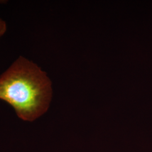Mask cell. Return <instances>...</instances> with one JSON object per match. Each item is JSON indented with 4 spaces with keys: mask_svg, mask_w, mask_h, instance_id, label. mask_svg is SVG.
<instances>
[{
    "mask_svg": "<svg viewBox=\"0 0 152 152\" xmlns=\"http://www.w3.org/2000/svg\"><path fill=\"white\" fill-rule=\"evenodd\" d=\"M51 82L40 67L20 56L0 76V99L22 120L33 121L44 114L52 98Z\"/></svg>",
    "mask_w": 152,
    "mask_h": 152,
    "instance_id": "cell-1",
    "label": "cell"
},
{
    "mask_svg": "<svg viewBox=\"0 0 152 152\" xmlns=\"http://www.w3.org/2000/svg\"><path fill=\"white\" fill-rule=\"evenodd\" d=\"M6 31V24L5 21L0 18V37L4 34Z\"/></svg>",
    "mask_w": 152,
    "mask_h": 152,
    "instance_id": "cell-2",
    "label": "cell"
}]
</instances>
